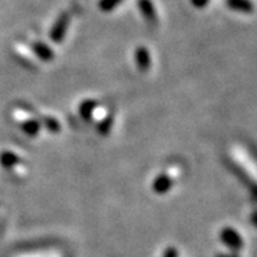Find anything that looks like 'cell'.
I'll list each match as a JSON object with an SVG mask.
<instances>
[{"label":"cell","instance_id":"obj_9","mask_svg":"<svg viewBox=\"0 0 257 257\" xmlns=\"http://www.w3.org/2000/svg\"><path fill=\"white\" fill-rule=\"evenodd\" d=\"M21 163V158L12 151H3L0 154V164L4 168H14Z\"/></svg>","mask_w":257,"mask_h":257},{"label":"cell","instance_id":"obj_15","mask_svg":"<svg viewBox=\"0 0 257 257\" xmlns=\"http://www.w3.org/2000/svg\"><path fill=\"white\" fill-rule=\"evenodd\" d=\"M162 257H179V250L175 247H168L164 250Z\"/></svg>","mask_w":257,"mask_h":257},{"label":"cell","instance_id":"obj_5","mask_svg":"<svg viewBox=\"0 0 257 257\" xmlns=\"http://www.w3.org/2000/svg\"><path fill=\"white\" fill-rule=\"evenodd\" d=\"M137 67L141 72H147L151 67V55L146 46H139L136 50Z\"/></svg>","mask_w":257,"mask_h":257},{"label":"cell","instance_id":"obj_16","mask_svg":"<svg viewBox=\"0 0 257 257\" xmlns=\"http://www.w3.org/2000/svg\"><path fill=\"white\" fill-rule=\"evenodd\" d=\"M217 257H240L237 252H231V253H219Z\"/></svg>","mask_w":257,"mask_h":257},{"label":"cell","instance_id":"obj_2","mask_svg":"<svg viewBox=\"0 0 257 257\" xmlns=\"http://www.w3.org/2000/svg\"><path fill=\"white\" fill-rule=\"evenodd\" d=\"M70 17L71 16H70L68 12H63L61 16L58 17L57 21H55L50 31V38L53 42L59 44V42L63 41L64 36H66V32L68 29V25H70Z\"/></svg>","mask_w":257,"mask_h":257},{"label":"cell","instance_id":"obj_4","mask_svg":"<svg viewBox=\"0 0 257 257\" xmlns=\"http://www.w3.org/2000/svg\"><path fill=\"white\" fill-rule=\"evenodd\" d=\"M31 48L34 54H36V57L38 59H41L42 62H51L55 58L53 49L50 46H48L46 44H44V42H41V41H34V42H32Z\"/></svg>","mask_w":257,"mask_h":257},{"label":"cell","instance_id":"obj_11","mask_svg":"<svg viewBox=\"0 0 257 257\" xmlns=\"http://www.w3.org/2000/svg\"><path fill=\"white\" fill-rule=\"evenodd\" d=\"M41 125H44L45 127L48 128L49 132L53 133V134H57V133L61 132V123L58 119H55L54 117H50V115H46L42 118Z\"/></svg>","mask_w":257,"mask_h":257},{"label":"cell","instance_id":"obj_12","mask_svg":"<svg viewBox=\"0 0 257 257\" xmlns=\"http://www.w3.org/2000/svg\"><path fill=\"white\" fill-rule=\"evenodd\" d=\"M113 115H106L105 118H102L101 121L98 122L97 125V132L98 134H101V136H108L110 130H112V126H113Z\"/></svg>","mask_w":257,"mask_h":257},{"label":"cell","instance_id":"obj_6","mask_svg":"<svg viewBox=\"0 0 257 257\" xmlns=\"http://www.w3.org/2000/svg\"><path fill=\"white\" fill-rule=\"evenodd\" d=\"M138 8L150 24L158 23V15H156V10L151 0H138Z\"/></svg>","mask_w":257,"mask_h":257},{"label":"cell","instance_id":"obj_3","mask_svg":"<svg viewBox=\"0 0 257 257\" xmlns=\"http://www.w3.org/2000/svg\"><path fill=\"white\" fill-rule=\"evenodd\" d=\"M173 183H175V180H173V177L169 173H160L159 176L154 180L153 190L156 194H166V193L171 190Z\"/></svg>","mask_w":257,"mask_h":257},{"label":"cell","instance_id":"obj_14","mask_svg":"<svg viewBox=\"0 0 257 257\" xmlns=\"http://www.w3.org/2000/svg\"><path fill=\"white\" fill-rule=\"evenodd\" d=\"M190 3H192L193 7L197 8V10H202V8L209 6L210 0H190Z\"/></svg>","mask_w":257,"mask_h":257},{"label":"cell","instance_id":"obj_13","mask_svg":"<svg viewBox=\"0 0 257 257\" xmlns=\"http://www.w3.org/2000/svg\"><path fill=\"white\" fill-rule=\"evenodd\" d=\"M122 0H100L98 2V8L102 11V12H110V11L114 10Z\"/></svg>","mask_w":257,"mask_h":257},{"label":"cell","instance_id":"obj_7","mask_svg":"<svg viewBox=\"0 0 257 257\" xmlns=\"http://www.w3.org/2000/svg\"><path fill=\"white\" fill-rule=\"evenodd\" d=\"M227 7L235 12H241V14H252L254 10L253 3L250 0H226Z\"/></svg>","mask_w":257,"mask_h":257},{"label":"cell","instance_id":"obj_10","mask_svg":"<svg viewBox=\"0 0 257 257\" xmlns=\"http://www.w3.org/2000/svg\"><path fill=\"white\" fill-rule=\"evenodd\" d=\"M41 122L37 121V119L34 118H28L25 119L23 123H21V128H23V132L29 137H36L38 136V133L41 132Z\"/></svg>","mask_w":257,"mask_h":257},{"label":"cell","instance_id":"obj_1","mask_svg":"<svg viewBox=\"0 0 257 257\" xmlns=\"http://www.w3.org/2000/svg\"><path fill=\"white\" fill-rule=\"evenodd\" d=\"M220 241L233 252H239L244 247L243 237L233 227H223L219 233Z\"/></svg>","mask_w":257,"mask_h":257},{"label":"cell","instance_id":"obj_8","mask_svg":"<svg viewBox=\"0 0 257 257\" xmlns=\"http://www.w3.org/2000/svg\"><path fill=\"white\" fill-rule=\"evenodd\" d=\"M96 109H97V102L95 100L88 98V100H84V101L79 105V114L81 115L83 119L89 121L93 117V113H95Z\"/></svg>","mask_w":257,"mask_h":257}]
</instances>
